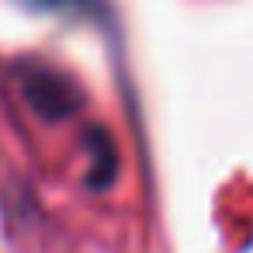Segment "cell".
Returning <instances> with one entry per match:
<instances>
[{"mask_svg":"<svg viewBox=\"0 0 253 253\" xmlns=\"http://www.w3.org/2000/svg\"><path fill=\"white\" fill-rule=\"evenodd\" d=\"M90 142H94V167H90V184L94 187H104L111 177H115V167H118V156H115V146L104 132H90Z\"/></svg>","mask_w":253,"mask_h":253,"instance_id":"2","label":"cell"},{"mask_svg":"<svg viewBox=\"0 0 253 253\" xmlns=\"http://www.w3.org/2000/svg\"><path fill=\"white\" fill-rule=\"evenodd\" d=\"M18 84H21V94L25 101L49 122H59V118H70L77 115V108L84 104L77 84L56 70V66H42V63H21L18 66Z\"/></svg>","mask_w":253,"mask_h":253,"instance_id":"1","label":"cell"},{"mask_svg":"<svg viewBox=\"0 0 253 253\" xmlns=\"http://www.w3.org/2000/svg\"><path fill=\"white\" fill-rule=\"evenodd\" d=\"M35 4H42V7H59L63 0H35Z\"/></svg>","mask_w":253,"mask_h":253,"instance_id":"3","label":"cell"}]
</instances>
